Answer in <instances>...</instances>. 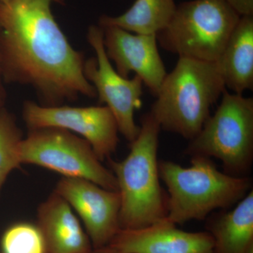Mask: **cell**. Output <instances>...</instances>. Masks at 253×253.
<instances>
[{"mask_svg":"<svg viewBox=\"0 0 253 253\" xmlns=\"http://www.w3.org/2000/svg\"><path fill=\"white\" fill-rule=\"evenodd\" d=\"M59 0L0 3V64L6 81L31 86L42 106H61L79 95L94 98L85 61L73 49L51 12Z\"/></svg>","mask_w":253,"mask_h":253,"instance_id":"obj_1","label":"cell"},{"mask_svg":"<svg viewBox=\"0 0 253 253\" xmlns=\"http://www.w3.org/2000/svg\"><path fill=\"white\" fill-rule=\"evenodd\" d=\"M161 130L151 112L146 113L126 157L121 161L108 159L121 196V229H140L167 217L168 194L161 185L158 170Z\"/></svg>","mask_w":253,"mask_h":253,"instance_id":"obj_2","label":"cell"},{"mask_svg":"<svg viewBox=\"0 0 253 253\" xmlns=\"http://www.w3.org/2000/svg\"><path fill=\"white\" fill-rule=\"evenodd\" d=\"M160 178L168 188V214L173 224L206 220L217 210L235 206L253 189L250 176L238 177L219 170L212 158L194 156L184 168L158 161Z\"/></svg>","mask_w":253,"mask_h":253,"instance_id":"obj_3","label":"cell"},{"mask_svg":"<svg viewBox=\"0 0 253 253\" xmlns=\"http://www.w3.org/2000/svg\"><path fill=\"white\" fill-rule=\"evenodd\" d=\"M226 89L217 62L179 57L150 112L161 129L190 141L199 134Z\"/></svg>","mask_w":253,"mask_h":253,"instance_id":"obj_4","label":"cell"},{"mask_svg":"<svg viewBox=\"0 0 253 253\" xmlns=\"http://www.w3.org/2000/svg\"><path fill=\"white\" fill-rule=\"evenodd\" d=\"M241 16L226 0L184 1L156 35L158 43L179 57L217 62Z\"/></svg>","mask_w":253,"mask_h":253,"instance_id":"obj_5","label":"cell"},{"mask_svg":"<svg viewBox=\"0 0 253 253\" xmlns=\"http://www.w3.org/2000/svg\"><path fill=\"white\" fill-rule=\"evenodd\" d=\"M215 112L189 141L184 154L190 158H215L229 175L250 176L253 163V99L229 93L221 95Z\"/></svg>","mask_w":253,"mask_h":253,"instance_id":"obj_6","label":"cell"},{"mask_svg":"<svg viewBox=\"0 0 253 253\" xmlns=\"http://www.w3.org/2000/svg\"><path fill=\"white\" fill-rule=\"evenodd\" d=\"M19 155L21 165H36L63 177L86 179L118 191L116 176L104 167L91 145L66 129L44 127L29 130L21 141Z\"/></svg>","mask_w":253,"mask_h":253,"instance_id":"obj_7","label":"cell"},{"mask_svg":"<svg viewBox=\"0 0 253 253\" xmlns=\"http://www.w3.org/2000/svg\"><path fill=\"white\" fill-rule=\"evenodd\" d=\"M87 40L96 57L85 61L84 76L94 86L99 104H106L112 112L119 132L131 143L140 131V126L134 121V112L142 104L144 83L135 75L129 79L123 77L114 69L105 50L104 32L101 26H90Z\"/></svg>","mask_w":253,"mask_h":253,"instance_id":"obj_8","label":"cell"},{"mask_svg":"<svg viewBox=\"0 0 253 253\" xmlns=\"http://www.w3.org/2000/svg\"><path fill=\"white\" fill-rule=\"evenodd\" d=\"M28 129L56 127L79 134L91 145L100 161L109 159L118 148V123L107 106H45L33 101L23 105Z\"/></svg>","mask_w":253,"mask_h":253,"instance_id":"obj_9","label":"cell"},{"mask_svg":"<svg viewBox=\"0 0 253 253\" xmlns=\"http://www.w3.org/2000/svg\"><path fill=\"white\" fill-rule=\"evenodd\" d=\"M81 219L93 249L108 246L121 229V196L92 181L63 177L54 190Z\"/></svg>","mask_w":253,"mask_h":253,"instance_id":"obj_10","label":"cell"},{"mask_svg":"<svg viewBox=\"0 0 253 253\" xmlns=\"http://www.w3.org/2000/svg\"><path fill=\"white\" fill-rule=\"evenodd\" d=\"M101 27L106 54L114 61L116 71L126 78L135 73L156 97L168 73L156 35L136 34L115 26Z\"/></svg>","mask_w":253,"mask_h":253,"instance_id":"obj_11","label":"cell"},{"mask_svg":"<svg viewBox=\"0 0 253 253\" xmlns=\"http://www.w3.org/2000/svg\"><path fill=\"white\" fill-rule=\"evenodd\" d=\"M108 246L123 253H212L207 231L189 232L165 219L135 229H120Z\"/></svg>","mask_w":253,"mask_h":253,"instance_id":"obj_12","label":"cell"},{"mask_svg":"<svg viewBox=\"0 0 253 253\" xmlns=\"http://www.w3.org/2000/svg\"><path fill=\"white\" fill-rule=\"evenodd\" d=\"M45 253H90V239L70 205L53 191L38 208Z\"/></svg>","mask_w":253,"mask_h":253,"instance_id":"obj_13","label":"cell"},{"mask_svg":"<svg viewBox=\"0 0 253 253\" xmlns=\"http://www.w3.org/2000/svg\"><path fill=\"white\" fill-rule=\"evenodd\" d=\"M206 221L212 253H249L253 249V190L233 209L213 212Z\"/></svg>","mask_w":253,"mask_h":253,"instance_id":"obj_14","label":"cell"},{"mask_svg":"<svg viewBox=\"0 0 253 253\" xmlns=\"http://www.w3.org/2000/svg\"><path fill=\"white\" fill-rule=\"evenodd\" d=\"M226 88L236 94L253 89V15L241 16L217 61Z\"/></svg>","mask_w":253,"mask_h":253,"instance_id":"obj_15","label":"cell"},{"mask_svg":"<svg viewBox=\"0 0 253 253\" xmlns=\"http://www.w3.org/2000/svg\"><path fill=\"white\" fill-rule=\"evenodd\" d=\"M176 8L174 0H136L124 14L101 16L99 26H115L136 34L156 36L169 24Z\"/></svg>","mask_w":253,"mask_h":253,"instance_id":"obj_16","label":"cell"},{"mask_svg":"<svg viewBox=\"0 0 253 253\" xmlns=\"http://www.w3.org/2000/svg\"><path fill=\"white\" fill-rule=\"evenodd\" d=\"M22 133L12 115L0 109V190L11 171L20 167Z\"/></svg>","mask_w":253,"mask_h":253,"instance_id":"obj_17","label":"cell"},{"mask_svg":"<svg viewBox=\"0 0 253 253\" xmlns=\"http://www.w3.org/2000/svg\"><path fill=\"white\" fill-rule=\"evenodd\" d=\"M1 253H45L44 239L38 224L19 221L9 226L0 241Z\"/></svg>","mask_w":253,"mask_h":253,"instance_id":"obj_18","label":"cell"},{"mask_svg":"<svg viewBox=\"0 0 253 253\" xmlns=\"http://www.w3.org/2000/svg\"><path fill=\"white\" fill-rule=\"evenodd\" d=\"M240 16L253 15V0H226Z\"/></svg>","mask_w":253,"mask_h":253,"instance_id":"obj_19","label":"cell"},{"mask_svg":"<svg viewBox=\"0 0 253 253\" xmlns=\"http://www.w3.org/2000/svg\"><path fill=\"white\" fill-rule=\"evenodd\" d=\"M90 253H123L114 248L110 246H106L105 247L99 248V249H93Z\"/></svg>","mask_w":253,"mask_h":253,"instance_id":"obj_20","label":"cell"},{"mask_svg":"<svg viewBox=\"0 0 253 253\" xmlns=\"http://www.w3.org/2000/svg\"><path fill=\"white\" fill-rule=\"evenodd\" d=\"M1 76H2V71H1V64H0V108L4 103L5 97L4 89L1 84Z\"/></svg>","mask_w":253,"mask_h":253,"instance_id":"obj_21","label":"cell"},{"mask_svg":"<svg viewBox=\"0 0 253 253\" xmlns=\"http://www.w3.org/2000/svg\"><path fill=\"white\" fill-rule=\"evenodd\" d=\"M11 0H0V3H8Z\"/></svg>","mask_w":253,"mask_h":253,"instance_id":"obj_22","label":"cell"},{"mask_svg":"<svg viewBox=\"0 0 253 253\" xmlns=\"http://www.w3.org/2000/svg\"></svg>","mask_w":253,"mask_h":253,"instance_id":"obj_23","label":"cell"}]
</instances>
